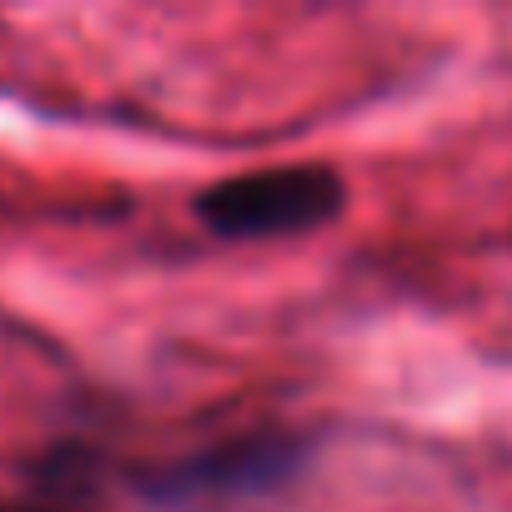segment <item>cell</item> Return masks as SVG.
Instances as JSON below:
<instances>
[{
    "instance_id": "obj_1",
    "label": "cell",
    "mask_w": 512,
    "mask_h": 512,
    "mask_svg": "<svg viewBox=\"0 0 512 512\" xmlns=\"http://www.w3.org/2000/svg\"><path fill=\"white\" fill-rule=\"evenodd\" d=\"M307 442L297 432H241L196 452H181L171 462H151L131 472V492L166 512H196V507H231L251 497H272L307 467Z\"/></svg>"
},
{
    "instance_id": "obj_2",
    "label": "cell",
    "mask_w": 512,
    "mask_h": 512,
    "mask_svg": "<svg viewBox=\"0 0 512 512\" xmlns=\"http://www.w3.org/2000/svg\"><path fill=\"white\" fill-rule=\"evenodd\" d=\"M191 206H196L201 226L226 241L302 236L347 211V181H342V171H332L322 161H292V166H262V171L226 176V181L206 186Z\"/></svg>"
},
{
    "instance_id": "obj_3",
    "label": "cell",
    "mask_w": 512,
    "mask_h": 512,
    "mask_svg": "<svg viewBox=\"0 0 512 512\" xmlns=\"http://www.w3.org/2000/svg\"><path fill=\"white\" fill-rule=\"evenodd\" d=\"M0 512H31V507H6V502H0Z\"/></svg>"
}]
</instances>
